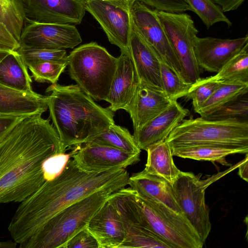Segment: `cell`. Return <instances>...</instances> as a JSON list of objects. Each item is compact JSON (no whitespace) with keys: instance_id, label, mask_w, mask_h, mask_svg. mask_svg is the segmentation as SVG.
Wrapping results in <instances>:
<instances>
[{"instance_id":"8","label":"cell","mask_w":248,"mask_h":248,"mask_svg":"<svg viewBox=\"0 0 248 248\" xmlns=\"http://www.w3.org/2000/svg\"><path fill=\"white\" fill-rule=\"evenodd\" d=\"M242 161L223 172L201 180L198 175L181 171L171 184L177 203L184 215L205 243L211 230L209 209L205 203L206 188L214 182L236 168Z\"/></svg>"},{"instance_id":"13","label":"cell","mask_w":248,"mask_h":248,"mask_svg":"<svg viewBox=\"0 0 248 248\" xmlns=\"http://www.w3.org/2000/svg\"><path fill=\"white\" fill-rule=\"evenodd\" d=\"M82 42L75 25L37 22L25 23L20 46L47 49L73 48Z\"/></svg>"},{"instance_id":"10","label":"cell","mask_w":248,"mask_h":248,"mask_svg":"<svg viewBox=\"0 0 248 248\" xmlns=\"http://www.w3.org/2000/svg\"><path fill=\"white\" fill-rule=\"evenodd\" d=\"M85 8L96 19L109 42L128 50L132 19L130 8L119 2L103 0H83Z\"/></svg>"},{"instance_id":"7","label":"cell","mask_w":248,"mask_h":248,"mask_svg":"<svg viewBox=\"0 0 248 248\" xmlns=\"http://www.w3.org/2000/svg\"><path fill=\"white\" fill-rule=\"evenodd\" d=\"M166 140L171 149L200 144L248 147V121L183 119Z\"/></svg>"},{"instance_id":"46","label":"cell","mask_w":248,"mask_h":248,"mask_svg":"<svg viewBox=\"0 0 248 248\" xmlns=\"http://www.w3.org/2000/svg\"><path fill=\"white\" fill-rule=\"evenodd\" d=\"M11 51L0 49V61Z\"/></svg>"},{"instance_id":"37","label":"cell","mask_w":248,"mask_h":248,"mask_svg":"<svg viewBox=\"0 0 248 248\" xmlns=\"http://www.w3.org/2000/svg\"><path fill=\"white\" fill-rule=\"evenodd\" d=\"M71 154V152L57 154L49 156L44 161L43 170L46 181L54 179L62 172Z\"/></svg>"},{"instance_id":"18","label":"cell","mask_w":248,"mask_h":248,"mask_svg":"<svg viewBox=\"0 0 248 248\" xmlns=\"http://www.w3.org/2000/svg\"><path fill=\"white\" fill-rule=\"evenodd\" d=\"M189 114V110L174 101L163 111L147 122L133 135L138 147H148L165 140L172 130Z\"/></svg>"},{"instance_id":"42","label":"cell","mask_w":248,"mask_h":248,"mask_svg":"<svg viewBox=\"0 0 248 248\" xmlns=\"http://www.w3.org/2000/svg\"><path fill=\"white\" fill-rule=\"evenodd\" d=\"M219 6L223 12H228L237 9L245 0H212Z\"/></svg>"},{"instance_id":"20","label":"cell","mask_w":248,"mask_h":248,"mask_svg":"<svg viewBox=\"0 0 248 248\" xmlns=\"http://www.w3.org/2000/svg\"><path fill=\"white\" fill-rule=\"evenodd\" d=\"M172 102L163 90L140 80L136 96L128 112L132 121L134 132L163 111Z\"/></svg>"},{"instance_id":"28","label":"cell","mask_w":248,"mask_h":248,"mask_svg":"<svg viewBox=\"0 0 248 248\" xmlns=\"http://www.w3.org/2000/svg\"><path fill=\"white\" fill-rule=\"evenodd\" d=\"M213 78L220 83L248 82V45L226 63Z\"/></svg>"},{"instance_id":"9","label":"cell","mask_w":248,"mask_h":248,"mask_svg":"<svg viewBox=\"0 0 248 248\" xmlns=\"http://www.w3.org/2000/svg\"><path fill=\"white\" fill-rule=\"evenodd\" d=\"M182 69V76L193 84L201 78L202 69L194 52V41L199 31L187 13H173L156 10Z\"/></svg>"},{"instance_id":"15","label":"cell","mask_w":248,"mask_h":248,"mask_svg":"<svg viewBox=\"0 0 248 248\" xmlns=\"http://www.w3.org/2000/svg\"><path fill=\"white\" fill-rule=\"evenodd\" d=\"M248 45V36L235 39L199 37L194 41V52L202 70L217 73L233 56Z\"/></svg>"},{"instance_id":"1","label":"cell","mask_w":248,"mask_h":248,"mask_svg":"<svg viewBox=\"0 0 248 248\" xmlns=\"http://www.w3.org/2000/svg\"><path fill=\"white\" fill-rule=\"evenodd\" d=\"M29 116L0 141V203L21 202L46 181L43 164L63 153L48 119Z\"/></svg>"},{"instance_id":"6","label":"cell","mask_w":248,"mask_h":248,"mask_svg":"<svg viewBox=\"0 0 248 248\" xmlns=\"http://www.w3.org/2000/svg\"><path fill=\"white\" fill-rule=\"evenodd\" d=\"M71 78L93 99L105 100L116 70L118 58L96 42L80 46L67 56Z\"/></svg>"},{"instance_id":"40","label":"cell","mask_w":248,"mask_h":248,"mask_svg":"<svg viewBox=\"0 0 248 248\" xmlns=\"http://www.w3.org/2000/svg\"><path fill=\"white\" fill-rule=\"evenodd\" d=\"M28 116L29 115L0 114V141L16 124Z\"/></svg>"},{"instance_id":"35","label":"cell","mask_w":248,"mask_h":248,"mask_svg":"<svg viewBox=\"0 0 248 248\" xmlns=\"http://www.w3.org/2000/svg\"><path fill=\"white\" fill-rule=\"evenodd\" d=\"M220 83L216 80L213 76L201 78L191 84L185 97L192 100L193 108L196 112Z\"/></svg>"},{"instance_id":"39","label":"cell","mask_w":248,"mask_h":248,"mask_svg":"<svg viewBox=\"0 0 248 248\" xmlns=\"http://www.w3.org/2000/svg\"><path fill=\"white\" fill-rule=\"evenodd\" d=\"M65 248H99V245L86 226L67 242Z\"/></svg>"},{"instance_id":"34","label":"cell","mask_w":248,"mask_h":248,"mask_svg":"<svg viewBox=\"0 0 248 248\" xmlns=\"http://www.w3.org/2000/svg\"><path fill=\"white\" fill-rule=\"evenodd\" d=\"M202 117L213 121L231 119L248 120V99L247 94Z\"/></svg>"},{"instance_id":"16","label":"cell","mask_w":248,"mask_h":248,"mask_svg":"<svg viewBox=\"0 0 248 248\" xmlns=\"http://www.w3.org/2000/svg\"><path fill=\"white\" fill-rule=\"evenodd\" d=\"M116 70L105 101L113 112L123 109L128 112L134 101L140 80L128 50L117 58Z\"/></svg>"},{"instance_id":"2","label":"cell","mask_w":248,"mask_h":248,"mask_svg":"<svg viewBox=\"0 0 248 248\" xmlns=\"http://www.w3.org/2000/svg\"><path fill=\"white\" fill-rule=\"evenodd\" d=\"M129 177L124 168L101 173L83 171L71 157L58 176L46 181L21 202L8 228L12 238L17 244L23 242L65 207L98 191L121 189L128 185Z\"/></svg>"},{"instance_id":"3","label":"cell","mask_w":248,"mask_h":248,"mask_svg":"<svg viewBox=\"0 0 248 248\" xmlns=\"http://www.w3.org/2000/svg\"><path fill=\"white\" fill-rule=\"evenodd\" d=\"M46 92L50 117L63 153L89 143L115 124L114 112L96 104L77 84H52Z\"/></svg>"},{"instance_id":"38","label":"cell","mask_w":248,"mask_h":248,"mask_svg":"<svg viewBox=\"0 0 248 248\" xmlns=\"http://www.w3.org/2000/svg\"><path fill=\"white\" fill-rule=\"evenodd\" d=\"M157 11L181 13L192 11L186 0H138Z\"/></svg>"},{"instance_id":"32","label":"cell","mask_w":248,"mask_h":248,"mask_svg":"<svg viewBox=\"0 0 248 248\" xmlns=\"http://www.w3.org/2000/svg\"><path fill=\"white\" fill-rule=\"evenodd\" d=\"M192 12L201 19L207 29L218 22H223L231 27L232 23L220 7L212 0H186Z\"/></svg>"},{"instance_id":"14","label":"cell","mask_w":248,"mask_h":248,"mask_svg":"<svg viewBox=\"0 0 248 248\" xmlns=\"http://www.w3.org/2000/svg\"><path fill=\"white\" fill-rule=\"evenodd\" d=\"M21 0L25 23L79 25L86 11L83 0Z\"/></svg>"},{"instance_id":"30","label":"cell","mask_w":248,"mask_h":248,"mask_svg":"<svg viewBox=\"0 0 248 248\" xmlns=\"http://www.w3.org/2000/svg\"><path fill=\"white\" fill-rule=\"evenodd\" d=\"M123 223L125 238L120 248H170L167 244L147 229L124 222Z\"/></svg>"},{"instance_id":"44","label":"cell","mask_w":248,"mask_h":248,"mask_svg":"<svg viewBox=\"0 0 248 248\" xmlns=\"http://www.w3.org/2000/svg\"><path fill=\"white\" fill-rule=\"evenodd\" d=\"M17 243L16 242H0V248H15Z\"/></svg>"},{"instance_id":"17","label":"cell","mask_w":248,"mask_h":248,"mask_svg":"<svg viewBox=\"0 0 248 248\" xmlns=\"http://www.w3.org/2000/svg\"><path fill=\"white\" fill-rule=\"evenodd\" d=\"M87 228L99 248H120L124 241V223L110 197L91 218Z\"/></svg>"},{"instance_id":"24","label":"cell","mask_w":248,"mask_h":248,"mask_svg":"<svg viewBox=\"0 0 248 248\" xmlns=\"http://www.w3.org/2000/svg\"><path fill=\"white\" fill-rule=\"evenodd\" d=\"M146 151L147 158L143 170L163 178L171 184L181 170L174 164L171 148L169 143L165 140L150 146Z\"/></svg>"},{"instance_id":"5","label":"cell","mask_w":248,"mask_h":248,"mask_svg":"<svg viewBox=\"0 0 248 248\" xmlns=\"http://www.w3.org/2000/svg\"><path fill=\"white\" fill-rule=\"evenodd\" d=\"M113 192L110 190L98 191L67 206L19 244V248H65L67 242L87 226Z\"/></svg>"},{"instance_id":"27","label":"cell","mask_w":248,"mask_h":248,"mask_svg":"<svg viewBox=\"0 0 248 248\" xmlns=\"http://www.w3.org/2000/svg\"><path fill=\"white\" fill-rule=\"evenodd\" d=\"M88 143L106 145L134 154L140 155L141 152L128 130L115 124Z\"/></svg>"},{"instance_id":"4","label":"cell","mask_w":248,"mask_h":248,"mask_svg":"<svg viewBox=\"0 0 248 248\" xmlns=\"http://www.w3.org/2000/svg\"><path fill=\"white\" fill-rule=\"evenodd\" d=\"M111 200L124 222L147 229L170 248H202L204 244L183 213L144 198L130 187L114 192Z\"/></svg>"},{"instance_id":"26","label":"cell","mask_w":248,"mask_h":248,"mask_svg":"<svg viewBox=\"0 0 248 248\" xmlns=\"http://www.w3.org/2000/svg\"><path fill=\"white\" fill-rule=\"evenodd\" d=\"M248 82L221 83L196 112L204 116L247 94Z\"/></svg>"},{"instance_id":"33","label":"cell","mask_w":248,"mask_h":248,"mask_svg":"<svg viewBox=\"0 0 248 248\" xmlns=\"http://www.w3.org/2000/svg\"><path fill=\"white\" fill-rule=\"evenodd\" d=\"M17 51L28 67L45 62L67 64V55L64 49H47L20 46Z\"/></svg>"},{"instance_id":"12","label":"cell","mask_w":248,"mask_h":248,"mask_svg":"<svg viewBox=\"0 0 248 248\" xmlns=\"http://www.w3.org/2000/svg\"><path fill=\"white\" fill-rule=\"evenodd\" d=\"M82 145L75 148L71 157L78 167L86 172L101 173L125 169L140 161V155L110 146L95 143Z\"/></svg>"},{"instance_id":"41","label":"cell","mask_w":248,"mask_h":248,"mask_svg":"<svg viewBox=\"0 0 248 248\" xmlns=\"http://www.w3.org/2000/svg\"><path fill=\"white\" fill-rule=\"evenodd\" d=\"M20 46L19 43L7 28L0 23V49L11 51L17 50Z\"/></svg>"},{"instance_id":"29","label":"cell","mask_w":248,"mask_h":248,"mask_svg":"<svg viewBox=\"0 0 248 248\" xmlns=\"http://www.w3.org/2000/svg\"><path fill=\"white\" fill-rule=\"evenodd\" d=\"M25 20L21 0H0V23L19 43Z\"/></svg>"},{"instance_id":"19","label":"cell","mask_w":248,"mask_h":248,"mask_svg":"<svg viewBox=\"0 0 248 248\" xmlns=\"http://www.w3.org/2000/svg\"><path fill=\"white\" fill-rule=\"evenodd\" d=\"M128 52L139 80L163 90L160 78L162 59L140 34L133 21Z\"/></svg>"},{"instance_id":"43","label":"cell","mask_w":248,"mask_h":248,"mask_svg":"<svg viewBox=\"0 0 248 248\" xmlns=\"http://www.w3.org/2000/svg\"><path fill=\"white\" fill-rule=\"evenodd\" d=\"M238 174L239 176L247 182L248 181V154H246L245 158L242 160L238 167Z\"/></svg>"},{"instance_id":"22","label":"cell","mask_w":248,"mask_h":248,"mask_svg":"<svg viewBox=\"0 0 248 248\" xmlns=\"http://www.w3.org/2000/svg\"><path fill=\"white\" fill-rule=\"evenodd\" d=\"M47 108V96L20 92L0 84V114L42 115Z\"/></svg>"},{"instance_id":"45","label":"cell","mask_w":248,"mask_h":248,"mask_svg":"<svg viewBox=\"0 0 248 248\" xmlns=\"http://www.w3.org/2000/svg\"><path fill=\"white\" fill-rule=\"evenodd\" d=\"M107 0V1L119 2V3H120L121 4H124L127 6L130 7L132 3L135 0Z\"/></svg>"},{"instance_id":"21","label":"cell","mask_w":248,"mask_h":248,"mask_svg":"<svg viewBox=\"0 0 248 248\" xmlns=\"http://www.w3.org/2000/svg\"><path fill=\"white\" fill-rule=\"evenodd\" d=\"M128 185L140 196L162 203L175 212L182 213L171 184L165 179L143 170L130 176Z\"/></svg>"},{"instance_id":"23","label":"cell","mask_w":248,"mask_h":248,"mask_svg":"<svg viewBox=\"0 0 248 248\" xmlns=\"http://www.w3.org/2000/svg\"><path fill=\"white\" fill-rule=\"evenodd\" d=\"M17 50L9 52L0 61V84L22 92L32 93V79Z\"/></svg>"},{"instance_id":"11","label":"cell","mask_w":248,"mask_h":248,"mask_svg":"<svg viewBox=\"0 0 248 248\" xmlns=\"http://www.w3.org/2000/svg\"><path fill=\"white\" fill-rule=\"evenodd\" d=\"M130 11L133 24L143 39L163 61L182 75L181 65L156 10L135 0L130 6Z\"/></svg>"},{"instance_id":"25","label":"cell","mask_w":248,"mask_h":248,"mask_svg":"<svg viewBox=\"0 0 248 248\" xmlns=\"http://www.w3.org/2000/svg\"><path fill=\"white\" fill-rule=\"evenodd\" d=\"M173 156L200 161L217 162L223 165L230 164L226 160L228 155L248 154V147L216 144H200L171 149Z\"/></svg>"},{"instance_id":"31","label":"cell","mask_w":248,"mask_h":248,"mask_svg":"<svg viewBox=\"0 0 248 248\" xmlns=\"http://www.w3.org/2000/svg\"><path fill=\"white\" fill-rule=\"evenodd\" d=\"M160 78L163 90L172 101L185 97L192 84L162 60H160Z\"/></svg>"},{"instance_id":"36","label":"cell","mask_w":248,"mask_h":248,"mask_svg":"<svg viewBox=\"0 0 248 248\" xmlns=\"http://www.w3.org/2000/svg\"><path fill=\"white\" fill-rule=\"evenodd\" d=\"M67 65L66 63L45 62L29 66L28 68L35 81L55 84Z\"/></svg>"}]
</instances>
